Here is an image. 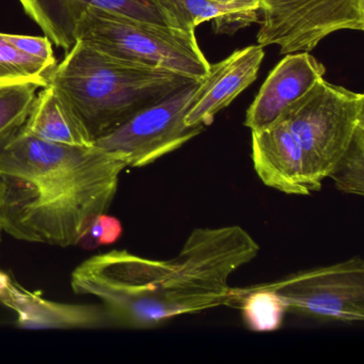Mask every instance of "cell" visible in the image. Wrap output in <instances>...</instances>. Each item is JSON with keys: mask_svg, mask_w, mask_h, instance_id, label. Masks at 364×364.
Instances as JSON below:
<instances>
[{"mask_svg": "<svg viewBox=\"0 0 364 364\" xmlns=\"http://www.w3.org/2000/svg\"><path fill=\"white\" fill-rule=\"evenodd\" d=\"M259 251L240 225L197 228L170 259L127 250L93 255L72 272L71 287L99 298L112 327L152 329L181 315L231 306L230 278Z\"/></svg>", "mask_w": 364, "mask_h": 364, "instance_id": "cell-1", "label": "cell"}, {"mask_svg": "<svg viewBox=\"0 0 364 364\" xmlns=\"http://www.w3.org/2000/svg\"><path fill=\"white\" fill-rule=\"evenodd\" d=\"M125 168L114 153L48 141L22 127L0 150V230L25 242L77 246L112 205Z\"/></svg>", "mask_w": 364, "mask_h": 364, "instance_id": "cell-2", "label": "cell"}, {"mask_svg": "<svg viewBox=\"0 0 364 364\" xmlns=\"http://www.w3.org/2000/svg\"><path fill=\"white\" fill-rule=\"evenodd\" d=\"M198 80L117 60L76 42L48 73L93 142L149 106Z\"/></svg>", "mask_w": 364, "mask_h": 364, "instance_id": "cell-3", "label": "cell"}, {"mask_svg": "<svg viewBox=\"0 0 364 364\" xmlns=\"http://www.w3.org/2000/svg\"><path fill=\"white\" fill-rule=\"evenodd\" d=\"M74 38L117 60L193 80H203L210 69L196 31L161 26L109 10H85L76 22Z\"/></svg>", "mask_w": 364, "mask_h": 364, "instance_id": "cell-4", "label": "cell"}, {"mask_svg": "<svg viewBox=\"0 0 364 364\" xmlns=\"http://www.w3.org/2000/svg\"><path fill=\"white\" fill-rule=\"evenodd\" d=\"M280 121L301 149L306 185L315 193L351 144L364 135V95L321 78Z\"/></svg>", "mask_w": 364, "mask_h": 364, "instance_id": "cell-5", "label": "cell"}, {"mask_svg": "<svg viewBox=\"0 0 364 364\" xmlns=\"http://www.w3.org/2000/svg\"><path fill=\"white\" fill-rule=\"evenodd\" d=\"M257 41L280 54L310 53L328 36L363 31L364 0H259Z\"/></svg>", "mask_w": 364, "mask_h": 364, "instance_id": "cell-6", "label": "cell"}, {"mask_svg": "<svg viewBox=\"0 0 364 364\" xmlns=\"http://www.w3.org/2000/svg\"><path fill=\"white\" fill-rule=\"evenodd\" d=\"M200 82H191L167 99L144 108L116 129L97 138L93 146L120 156L127 167L154 163L200 135L205 127H189L185 117Z\"/></svg>", "mask_w": 364, "mask_h": 364, "instance_id": "cell-7", "label": "cell"}, {"mask_svg": "<svg viewBox=\"0 0 364 364\" xmlns=\"http://www.w3.org/2000/svg\"><path fill=\"white\" fill-rule=\"evenodd\" d=\"M267 285L280 294L287 312L328 323L364 321V262L358 255Z\"/></svg>", "mask_w": 364, "mask_h": 364, "instance_id": "cell-8", "label": "cell"}, {"mask_svg": "<svg viewBox=\"0 0 364 364\" xmlns=\"http://www.w3.org/2000/svg\"><path fill=\"white\" fill-rule=\"evenodd\" d=\"M25 14L37 23L57 48L69 52L76 43V22L89 7L118 12L123 16L170 27L157 0H18Z\"/></svg>", "mask_w": 364, "mask_h": 364, "instance_id": "cell-9", "label": "cell"}, {"mask_svg": "<svg viewBox=\"0 0 364 364\" xmlns=\"http://www.w3.org/2000/svg\"><path fill=\"white\" fill-rule=\"evenodd\" d=\"M325 74V65L309 53L287 54L270 72L247 110L245 127L251 132L272 127Z\"/></svg>", "mask_w": 364, "mask_h": 364, "instance_id": "cell-10", "label": "cell"}, {"mask_svg": "<svg viewBox=\"0 0 364 364\" xmlns=\"http://www.w3.org/2000/svg\"><path fill=\"white\" fill-rule=\"evenodd\" d=\"M265 53L263 46H251L235 50L225 60L210 65L200 82L185 117L189 127H206L257 77Z\"/></svg>", "mask_w": 364, "mask_h": 364, "instance_id": "cell-11", "label": "cell"}, {"mask_svg": "<svg viewBox=\"0 0 364 364\" xmlns=\"http://www.w3.org/2000/svg\"><path fill=\"white\" fill-rule=\"evenodd\" d=\"M251 157L255 172L266 186L287 195H311L301 149L282 121L251 132Z\"/></svg>", "mask_w": 364, "mask_h": 364, "instance_id": "cell-12", "label": "cell"}, {"mask_svg": "<svg viewBox=\"0 0 364 364\" xmlns=\"http://www.w3.org/2000/svg\"><path fill=\"white\" fill-rule=\"evenodd\" d=\"M0 302L14 311L22 329H101L112 328L109 315L102 306L69 304L46 299L40 294L10 281Z\"/></svg>", "mask_w": 364, "mask_h": 364, "instance_id": "cell-13", "label": "cell"}, {"mask_svg": "<svg viewBox=\"0 0 364 364\" xmlns=\"http://www.w3.org/2000/svg\"><path fill=\"white\" fill-rule=\"evenodd\" d=\"M171 28L196 31L213 21L217 35L233 36L259 22V0H157Z\"/></svg>", "mask_w": 364, "mask_h": 364, "instance_id": "cell-14", "label": "cell"}, {"mask_svg": "<svg viewBox=\"0 0 364 364\" xmlns=\"http://www.w3.org/2000/svg\"><path fill=\"white\" fill-rule=\"evenodd\" d=\"M23 129L36 137L56 144L93 146V140L80 119L50 84L36 97Z\"/></svg>", "mask_w": 364, "mask_h": 364, "instance_id": "cell-15", "label": "cell"}, {"mask_svg": "<svg viewBox=\"0 0 364 364\" xmlns=\"http://www.w3.org/2000/svg\"><path fill=\"white\" fill-rule=\"evenodd\" d=\"M232 304L242 311L245 326L251 331L272 332L280 329L287 306L278 291L267 283L249 287H232Z\"/></svg>", "mask_w": 364, "mask_h": 364, "instance_id": "cell-16", "label": "cell"}, {"mask_svg": "<svg viewBox=\"0 0 364 364\" xmlns=\"http://www.w3.org/2000/svg\"><path fill=\"white\" fill-rule=\"evenodd\" d=\"M50 71L46 63L21 52L0 33V87L37 84L44 88Z\"/></svg>", "mask_w": 364, "mask_h": 364, "instance_id": "cell-17", "label": "cell"}, {"mask_svg": "<svg viewBox=\"0 0 364 364\" xmlns=\"http://www.w3.org/2000/svg\"><path fill=\"white\" fill-rule=\"evenodd\" d=\"M39 88L37 84L0 87V150L24 127Z\"/></svg>", "mask_w": 364, "mask_h": 364, "instance_id": "cell-18", "label": "cell"}, {"mask_svg": "<svg viewBox=\"0 0 364 364\" xmlns=\"http://www.w3.org/2000/svg\"><path fill=\"white\" fill-rule=\"evenodd\" d=\"M336 188L348 195H364V135L349 146L329 174Z\"/></svg>", "mask_w": 364, "mask_h": 364, "instance_id": "cell-19", "label": "cell"}, {"mask_svg": "<svg viewBox=\"0 0 364 364\" xmlns=\"http://www.w3.org/2000/svg\"><path fill=\"white\" fill-rule=\"evenodd\" d=\"M122 225L116 217L101 214L93 219L88 229L82 234L77 246L84 249H95L116 242L122 235Z\"/></svg>", "mask_w": 364, "mask_h": 364, "instance_id": "cell-20", "label": "cell"}, {"mask_svg": "<svg viewBox=\"0 0 364 364\" xmlns=\"http://www.w3.org/2000/svg\"><path fill=\"white\" fill-rule=\"evenodd\" d=\"M4 36L21 52L46 63L52 69L56 67V58L52 48L53 43L48 37H29V36L9 35V33H4Z\"/></svg>", "mask_w": 364, "mask_h": 364, "instance_id": "cell-21", "label": "cell"}, {"mask_svg": "<svg viewBox=\"0 0 364 364\" xmlns=\"http://www.w3.org/2000/svg\"><path fill=\"white\" fill-rule=\"evenodd\" d=\"M10 281H11L10 276H8L7 274H5V272L0 270V295H1V293H3L4 291H5L6 287H8Z\"/></svg>", "mask_w": 364, "mask_h": 364, "instance_id": "cell-22", "label": "cell"}]
</instances>
